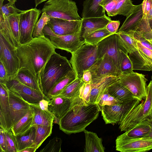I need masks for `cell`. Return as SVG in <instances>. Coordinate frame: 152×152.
Returning <instances> with one entry per match:
<instances>
[{
    "instance_id": "obj_1",
    "label": "cell",
    "mask_w": 152,
    "mask_h": 152,
    "mask_svg": "<svg viewBox=\"0 0 152 152\" xmlns=\"http://www.w3.org/2000/svg\"><path fill=\"white\" fill-rule=\"evenodd\" d=\"M56 49L45 37L34 38L27 43L20 45L17 48L19 69H28L39 82L42 69Z\"/></svg>"
},
{
    "instance_id": "obj_2",
    "label": "cell",
    "mask_w": 152,
    "mask_h": 152,
    "mask_svg": "<svg viewBox=\"0 0 152 152\" xmlns=\"http://www.w3.org/2000/svg\"><path fill=\"white\" fill-rule=\"evenodd\" d=\"M100 111L96 104L73 107L60 119L59 129L68 134L83 132L98 118Z\"/></svg>"
},
{
    "instance_id": "obj_3",
    "label": "cell",
    "mask_w": 152,
    "mask_h": 152,
    "mask_svg": "<svg viewBox=\"0 0 152 152\" xmlns=\"http://www.w3.org/2000/svg\"><path fill=\"white\" fill-rule=\"evenodd\" d=\"M73 70L67 58L55 52L50 57L42 69L39 82L46 99L52 88L60 78Z\"/></svg>"
},
{
    "instance_id": "obj_4",
    "label": "cell",
    "mask_w": 152,
    "mask_h": 152,
    "mask_svg": "<svg viewBox=\"0 0 152 152\" xmlns=\"http://www.w3.org/2000/svg\"><path fill=\"white\" fill-rule=\"evenodd\" d=\"M70 60L77 78L82 79L83 72L88 70L98 59L97 45L85 43L71 53Z\"/></svg>"
},
{
    "instance_id": "obj_5",
    "label": "cell",
    "mask_w": 152,
    "mask_h": 152,
    "mask_svg": "<svg viewBox=\"0 0 152 152\" xmlns=\"http://www.w3.org/2000/svg\"><path fill=\"white\" fill-rule=\"evenodd\" d=\"M77 11L75 2L72 0H48L41 10L50 17L69 20H80L82 18Z\"/></svg>"
},
{
    "instance_id": "obj_6",
    "label": "cell",
    "mask_w": 152,
    "mask_h": 152,
    "mask_svg": "<svg viewBox=\"0 0 152 152\" xmlns=\"http://www.w3.org/2000/svg\"><path fill=\"white\" fill-rule=\"evenodd\" d=\"M97 46L98 58L102 57L105 54H107L112 59L117 68L122 73L121 63L128 53L119 42L117 33L105 38L98 43Z\"/></svg>"
},
{
    "instance_id": "obj_7",
    "label": "cell",
    "mask_w": 152,
    "mask_h": 152,
    "mask_svg": "<svg viewBox=\"0 0 152 152\" xmlns=\"http://www.w3.org/2000/svg\"><path fill=\"white\" fill-rule=\"evenodd\" d=\"M42 31L45 37H48L56 48L71 53L85 43L84 40L80 39V31L72 34L59 35L55 34L46 24Z\"/></svg>"
},
{
    "instance_id": "obj_8",
    "label": "cell",
    "mask_w": 152,
    "mask_h": 152,
    "mask_svg": "<svg viewBox=\"0 0 152 152\" xmlns=\"http://www.w3.org/2000/svg\"><path fill=\"white\" fill-rule=\"evenodd\" d=\"M0 61L4 66L10 78H13L19 70L17 48L0 33Z\"/></svg>"
},
{
    "instance_id": "obj_9",
    "label": "cell",
    "mask_w": 152,
    "mask_h": 152,
    "mask_svg": "<svg viewBox=\"0 0 152 152\" xmlns=\"http://www.w3.org/2000/svg\"><path fill=\"white\" fill-rule=\"evenodd\" d=\"M140 102L134 99L113 105L104 106L100 111L105 124L119 125L126 114Z\"/></svg>"
},
{
    "instance_id": "obj_10",
    "label": "cell",
    "mask_w": 152,
    "mask_h": 152,
    "mask_svg": "<svg viewBox=\"0 0 152 152\" xmlns=\"http://www.w3.org/2000/svg\"><path fill=\"white\" fill-rule=\"evenodd\" d=\"M117 80L129 90L140 102L146 99V83L148 80L145 78V75L134 72L122 74Z\"/></svg>"
},
{
    "instance_id": "obj_11",
    "label": "cell",
    "mask_w": 152,
    "mask_h": 152,
    "mask_svg": "<svg viewBox=\"0 0 152 152\" xmlns=\"http://www.w3.org/2000/svg\"><path fill=\"white\" fill-rule=\"evenodd\" d=\"M41 13V10L36 8L20 13V44H25L33 39V31Z\"/></svg>"
},
{
    "instance_id": "obj_12",
    "label": "cell",
    "mask_w": 152,
    "mask_h": 152,
    "mask_svg": "<svg viewBox=\"0 0 152 152\" xmlns=\"http://www.w3.org/2000/svg\"><path fill=\"white\" fill-rule=\"evenodd\" d=\"M88 70L90 71L92 75L91 83L96 82L106 77H118L122 74L112 59L107 54L98 58Z\"/></svg>"
},
{
    "instance_id": "obj_13",
    "label": "cell",
    "mask_w": 152,
    "mask_h": 152,
    "mask_svg": "<svg viewBox=\"0 0 152 152\" xmlns=\"http://www.w3.org/2000/svg\"><path fill=\"white\" fill-rule=\"evenodd\" d=\"M116 150L121 152H144L152 149V139L129 138L123 134L115 140Z\"/></svg>"
},
{
    "instance_id": "obj_14",
    "label": "cell",
    "mask_w": 152,
    "mask_h": 152,
    "mask_svg": "<svg viewBox=\"0 0 152 152\" xmlns=\"http://www.w3.org/2000/svg\"><path fill=\"white\" fill-rule=\"evenodd\" d=\"M6 83L9 89L18 94L30 104L46 99L42 92L26 86L14 78H10Z\"/></svg>"
},
{
    "instance_id": "obj_15",
    "label": "cell",
    "mask_w": 152,
    "mask_h": 152,
    "mask_svg": "<svg viewBox=\"0 0 152 152\" xmlns=\"http://www.w3.org/2000/svg\"><path fill=\"white\" fill-rule=\"evenodd\" d=\"M82 22V19L69 20L50 17L47 25L56 34L65 35L74 34L80 31Z\"/></svg>"
},
{
    "instance_id": "obj_16",
    "label": "cell",
    "mask_w": 152,
    "mask_h": 152,
    "mask_svg": "<svg viewBox=\"0 0 152 152\" xmlns=\"http://www.w3.org/2000/svg\"><path fill=\"white\" fill-rule=\"evenodd\" d=\"M8 94L12 126L27 114L31 107L17 93L9 89Z\"/></svg>"
},
{
    "instance_id": "obj_17",
    "label": "cell",
    "mask_w": 152,
    "mask_h": 152,
    "mask_svg": "<svg viewBox=\"0 0 152 152\" xmlns=\"http://www.w3.org/2000/svg\"><path fill=\"white\" fill-rule=\"evenodd\" d=\"M0 126L5 130L12 127L8 91L6 83L0 82Z\"/></svg>"
},
{
    "instance_id": "obj_18",
    "label": "cell",
    "mask_w": 152,
    "mask_h": 152,
    "mask_svg": "<svg viewBox=\"0 0 152 152\" xmlns=\"http://www.w3.org/2000/svg\"><path fill=\"white\" fill-rule=\"evenodd\" d=\"M72 107L71 99L62 96L53 97L48 103V109L54 116L55 123L58 124L60 119L68 112Z\"/></svg>"
},
{
    "instance_id": "obj_19",
    "label": "cell",
    "mask_w": 152,
    "mask_h": 152,
    "mask_svg": "<svg viewBox=\"0 0 152 152\" xmlns=\"http://www.w3.org/2000/svg\"><path fill=\"white\" fill-rule=\"evenodd\" d=\"M80 39L84 40L88 35L98 29L105 27L111 20L106 15L99 17L82 18Z\"/></svg>"
},
{
    "instance_id": "obj_20",
    "label": "cell",
    "mask_w": 152,
    "mask_h": 152,
    "mask_svg": "<svg viewBox=\"0 0 152 152\" xmlns=\"http://www.w3.org/2000/svg\"><path fill=\"white\" fill-rule=\"evenodd\" d=\"M128 55L132 64L133 70L152 72V59L145 54L139 48Z\"/></svg>"
},
{
    "instance_id": "obj_21",
    "label": "cell",
    "mask_w": 152,
    "mask_h": 152,
    "mask_svg": "<svg viewBox=\"0 0 152 152\" xmlns=\"http://www.w3.org/2000/svg\"><path fill=\"white\" fill-rule=\"evenodd\" d=\"M118 77L107 76L96 82L91 83L89 104H96L104 90L110 85L116 81Z\"/></svg>"
},
{
    "instance_id": "obj_22",
    "label": "cell",
    "mask_w": 152,
    "mask_h": 152,
    "mask_svg": "<svg viewBox=\"0 0 152 152\" xmlns=\"http://www.w3.org/2000/svg\"><path fill=\"white\" fill-rule=\"evenodd\" d=\"M34 111V118L32 126L41 125L50 126L53 125L54 116L48 110L40 107L38 102L30 104Z\"/></svg>"
},
{
    "instance_id": "obj_23",
    "label": "cell",
    "mask_w": 152,
    "mask_h": 152,
    "mask_svg": "<svg viewBox=\"0 0 152 152\" xmlns=\"http://www.w3.org/2000/svg\"><path fill=\"white\" fill-rule=\"evenodd\" d=\"M103 0H85L83 3L82 18L99 17L105 16V10L100 6Z\"/></svg>"
},
{
    "instance_id": "obj_24",
    "label": "cell",
    "mask_w": 152,
    "mask_h": 152,
    "mask_svg": "<svg viewBox=\"0 0 152 152\" xmlns=\"http://www.w3.org/2000/svg\"><path fill=\"white\" fill-rule=\"evenodd\" d=\"M107 89L111 95L122 102L137 99L129 90L121 84L117 80L110 85Z\"/></svg>"
},
{
    "instance_id": "obj_25",
    "label": "cell",
    "mask_w": 152,
    "mask_h": 152,
    "mask_svg": "<svg viewBox=\"0 0 152 152\" xmlns=\"http://www.w3.org/2000/svg\"><path fill=\"white\" fill-rule=\"evenodd\" d=\"M37 128V125H33L25 132L15 135L18 152H20L27 147L32 146L35 140Z\"/></svg>"
},
{
    "instance_id": "obj_26",
    "label": "cell",
    "mask_w": 152,
    "mask_h": 152,
    "mask_svg": "<svg viewBox=\"0 0 152 152\" xmlns=\"http://www.w3.org/2000/svg\"><path fill=\"white\" fill-rule=\"evenodd\" d=\"M85 152H104L105 148L102 144V139L94 132L85 130Z\"/></svg>"
},
{
    "instance_id": "obj_27",
    "label": "cell",
    "mask_w": 152,
    "mask_h": 152,
    "mask_svg": "<svg viewBox=\"0 0 152 152\" xmlns=\"http://www.w3.org/2000/svg\"><path fill=\"white\" fill-rule=\"evenodd\" d=\"M77 78L73 69L58 80L49 92L47 98L49 100L62 92L66 87Z\"/></svg>"
},
{
    "instance_id": "obj_28",
    "label": "cell",
    "mask_w": 152,
    "mask_h": 152,
    "mask_svg": "<svg viewBox=\"0 0 152 152\" xmlns=\"http://www.w3.org/2000/svg\"><path fill=\"white\" fill-rule=\"evenodd\" d=\"M13 78L29 87L42 92L39 81L25 68L19 69Z\"/></svg>"
},
{
    "instance_id": "obj_29",
    "label": "cell",
    "mask_w": 152,
    "mask_h": 152,
    "mask_svg": "<svg viewBox=\"0 0 152 152\" xmlns=\"http://www.w3.org/2000/svg\"><path fill=\"white\" fill-rule=\"evenodd\" d=\"M143 16L142 4L138 5L137 9L126 18L123 25L117 32L126 33L132 30L142 19Z\"/></svg>"
},
{
    "instance_id": "obj_30",
    "label": "cell",
    "mask_w": 152,
    "mask_h": 152,
    "mask_svg": "<svg viewBox=\"0 0 152 152\" xmlns=\"http://www.w3.org/2000/svg\"><path fill=\"white\" fill-rule=\"evenodd\" d=\"M31 107V109L27 114L12 127L11 129L14 135L25 132L32 126L34 114L33 109Z\"/></svg>"
},
{
    "instance_id": "obj_31",
    "label": "cell",
    "mask_w": 152,
    "mask_h": 152,
    "mask_svg": "<svg viewBox=\"0 0 152 152\" xmlns=\"http://www.w3.org/2000/svg\"><path fill=\"white\" fill-rule=\"evenodd\" d=\"M152 127V121H144L137 124L124 134L131 138H142L148 134Z\"/></svg>"
},
{
    "instance_id": "obj_32",
    "label": "cell",
    "mask_w": 152,
    "mask_h": 152,
    "mask_svg": "<svg viewBox=\"0 0 152 152\" xmlns=\"http://www.w3.org/2000/svg\"><path fill=\"white\" fill-rule=\"evenodd\" d=\"M91 91V83H84L72 100L71 108L75 106H81L89 104Z\"/></svg>"
},
{
    "instance_id": "obj_33",
    "label": "cell",
    "mask_w": 152,
    "mask_h": 152,
    "mask_svg": "<svg viewBox=\"0 0 152 152\" xmlns=\"http://www.w3.org/2000/svg\"><path fill=\"white\" fill-rule=\"evenodd\" d=\"M147 96L142 106L144 121H152V80L146 86Z\"/></svg>"
},
{
    "instance_id": "obj_34",
    "label": "cell",
    "mask_w": 152,
    "mask_h": 152,
    "mask_svg": "<svg viewBox=\"0 0 152 152\" xmlns=\"http://www.w3.org/2000/svg\"><path fill=\"white\" fill-rule=\"evenodd\" d=\"M0 33H1L16 48L20 45L12 34L7 17L0 13Z\"/></svg>"
},
{
    "instance_id": "obj_35",
    "label": "cell",
    "mask_w": 152,
    "mask_h": 152,
    "mask_svg": "<svg viewBox=\"0 0 152 152\" xmlns=\"http://www.w3.org/2000/svg\"><path fill=\"white\" fill-rule=\"evenodd\" d=\"M138 6V5L133 4L131 0H119L115 6L114 15H122L127 18L137 9Z\"/></svg>"
},
{
    "instance_id": "obj_36",
    "label": "cell",
    "mask_w": 152,
    "mask_h": 152,
    "mask_svg": "<svg viewBox=\"0 0 152 152\" xmlns=\"http://www.w3.org/2000/svg\"><path fill=\"white\" fill-rule=\"evenodd\" d=\"M118 40L128 53L138 48L137 41L129 34L125 32H117Z\"/></svg>"
},
{
    "instance_id": "obj_37",
    "label": "cell",
    "mask_w": 152,
    "mask_h": 152,
    "mask_svg": "<svg viewBox=\"0 0 152 152\" xmlns=\"http://www.w3.org/2000/svg\"><path fill=\"white\" fill-rule=\"evenodd\" d=\"M37 125L35 140L32 146L35 147L37 149L52 134L53 125L50 126Z\"/></svg>"
},
{
    "instance_id": "obj_38",
    "label": "cell",
    "mask_w": 152,
    "mask_h": 152,
    "mask_svg": "<svg viewBox=\"0 0 152 152\" xmlns=\"http://www.w3.org/2000/svg\"><path fill=\"white\" fill-rule=\"evenodd\" d=\"M84 83L82 79L77 78L69 84L62 92L55 96L64 97L72 100Z\"/></svg>"
},
{
    "instance_id": "obj_39",
    "label": "cell",
    "mask_w": 152,
    "mask_h": 152,
    "mask_svg": "<svg viewBox=\"0 0 152 152\" xmlns=\"http://www.w3.org/2000/svg\"><path fill=\"white\" fill-rule=\"evenodd\" d=\"M112 34L105 27L93 32L86 37L84 40L86 43L97 45L105 38Z\"/></svg>"
},
{
    "instance_id": "obj_40",
    "label": "cell",
    "mask_w": 152,
    "mask_h": 152,
    "mask_svg": "<svg viewBox=\"0 0 152 152\" xmlns=\"http://www.w3.org/2000/svg\"><path fill=\"white\" fill-rule=\"evenodd\" d=\"M130 31H133L148 40L152 39V31L150 26L148 20L143 17L137 25Z\"/></svg>"
},
{
    "instance_id": "obj_41",
    "label": "cell",
    "mask_w": 152,
    "mask_h": 152,
    "mask_svg": "<svg viewBox=\"0 0 152 152\" xmlns=\"http://www.w3.org/2000/svg\"><path fill=\"white\" fill-rule=\"evenodd\" d=\"M50 17L47 15L45 12H42V15L36 24L32 32L33 38L43 37L45 36L43 32V29L49 20Z\"/></svg>"
},
{
    "instance_id": "obj_42",
    "label": "cell",
    "mask_w": 152,
    "mask_h": 152,
    "mask_svg": "<svg viewBox=\"0 0 152 152\" xmlns=\"http://www.w3.org/2000/svg\"><path fill=\"white\" fill-rule=\"evenodd\" d=\"M20 13L11 15L7 17L8 20L12 34L19 45L20 32L19 19Z\"/></svg>"
},
{
    "instance_id": "obj_43",
    "label": "cell",
    "mask_w": 152,
    "mask_h": 152,
    "mask_svg": "<svg viewBox=\"0 0 152 152\" xmlns=\"http://www.w3.org/2000/svg\"><path fill=\"white\" fill-rule=\"evenodd\" d=\"M107 88L104 90L96 103L100 111L104 105H113L123 102L116 99L111 95L107 91Z\"/></svg>"
},
{
    "instance_id": "obj_44",
    "label": "cell",
    "mask_w": 152,
    "mask_h": 152,
    "mask_svg": "<svg viewBox=\"0 0 152 152\" xmlns=\"http://www.w3.org/2000/svg\"><path fill=\"white\" fill-rule=\"evenodd\" d=\"M62 140L60 138L55 137L50 140L48 143L40 152H61Z\"/></svg>"
},
{
    "instance_id": "obj_45",
    "label": "cell",
    "mask_w": 152,
    "mask_h": 152,
    "mask_svg": "<svg viewBox=\"0 0 152 152\" xmlns=\"http://www.w3.org/2000/svg\"><path fill=\"white\" fill-rule=\"evenodd\" d=\"M7 142V152H18L15 135L11 129L5 130Z\"/></svg>"
},
{
    "instance_id": "obj_46",
    "label": "cell",
    "mask_w": 152,
    "mask_h": 152,
    "mask_svg": "<svg viewBox=\"0 0 152 152\" xmlns=\"http://www.w3.org/2000/svg\"><path fill=\"white\" fill-rule=\"evenodd\" d=\"M119 0H103L100 4L109 16H114L115 6Z\"/></svg>"
},
{
    "instance_id": "obj_47",
    "label": "cell",
    "mask_w": 152,
    "mask_h": 152,
    "mask_svg": "<svg viewBox=\"0 0 152 152\" xmlns=\"http://www.w3.org/2000/svg\"><path fill=\"white\" fill-rule=\"evenodd\" d=\"M14 4L10 2L0 7V13L7 17L11 15L22 12L23 11L16 8Z\"/></svg>"
},
{
    "instance_id": "obj_48",
    "label": "cell",
    "mask_w": 152,
    "mask_h": 152,
    "mask_svg": "<svg viewBox=\"0 0 152 152\" xmlns=\"http://www.w3.org/2000/svg\"><path fill=\"white\" fill-rule=\"evenodd\" d=\"M121 69L122 74H128L134 72L132 62L128 54L123 58L121 64Z\"/></svg>"
},
{
    "instance_id": "obj_49",
    "label": "cell",
    "mask_w": 152,
    "mask_h": 152,
    "mask_svg": "<svg viewBox=\"0 0 152 152\" xmlns=\"http://www.w3.org/2000/svg\"><path fill=\"white\" fill-rule=\"evenodd\" d=\"M127 33L131 35L137 41L140 42L143 46L152 50V44L145 38L132 31H130Z\"/></svg>"
},
{
    "instance_id": "obj_50",
    "label": "cell",
    "mask_w": 152,
    "mask_h": 152,
    "mask_svg": "<svg viewBox=\"0 0 152 152\" xmlns=\"http://www.w3.org/2000/svg\"><path fill=\"white\" fill-rule=\"evenodd\" d=\"M0 148L1 152H7L5 130L1 128L0 129Z\"/></svg>"
},
{
    "instance_id": "obj_51",
    "label": "cell",
    "mask_w": 152,
    "mask_h": 152,
    "mask_svg": "<svg viewBox=\"0 0 152 152\" xmlns=\"http://www.w3.org/2000/svg\"><path fill=\"white\" fill-rule=\"evenodd\" d=\"M120 24L119 21L111 20L107 24L105 28L110 32L114 34L117 32Z\"/></svg>"
},
{
    "instance_id": "obj_52",
    "label": "cell",
    "mask_w": 152,
    "mask_h": 152,
    "mask_svg": "<svg viewBox=\"0 0 152 152\" xmlns=\"http://www.w3.org/2000/svg\"><path fill=\"white\" fill-rule=\"evenodd\" d=\"M141 4L143 17L147 18V15L152 8V0H143Z\"/></svg>"
},
{
    "instance_id": "obj_53",
    "label": "cell",
    "mask_w": 152,
    "mask_h": 152,
    "mask_svg": "<svg viewBox=\"0 0 152 152\" xmlns=\"http://www.w3.org/2000/svg\"><path fill=\"white\" fill-rule=\"evenodd\" d=\"M9 77L3 64L0 61V82L6 83L9 80Z\"/></svg>"
},
{
    "instance_id": "obj_54",
    "label": "cell",
    "mask_w": 152,
    "mask_h": 152,
    "mask_svg": "<svg viewBox=\"0 0 152 152\" xmlns=\"http://www.w3.org/2000/svg\"><path fill=\"white\" fill-rule=\"evenodd\" d=\"M137 45L138 48L145 54L152 59V50L144 46L137 41Z\"/></svg>"
},
{
    "instance_id": "obj_55",
    "label": "cell",
    "mask_w": 152,
    "mask_h": 152,
    "mask_svg": "<svg viewBox=\"0 0 152 152\" xmlns=\"http://www.w3.org/2000/svg\"><path fill=\"white\" fill-rule=\"evenodd\" d=\"M82 79L85 83H91L92 80L91 73L89 70L83 72Z\"/></svg>"
},
{
    "instance_id": "obj_56",
    "label": "cell",
    "mask_w": 152,
    "mask_h": 152,
    "mask_svg": "<svg viewBox=\"0 0 152 152\" xmlns=\"http://www.w3.org/2000/svg\"><path fill=\"white\" fill-rule=\"evenodd\" d=\"M37 149L35 147L31 146L26 148L21 151L20 152H34Z\"/></svg>"
},
{
    "instance_id": "obj_57",
    "label": "cell",
    "mask_w": 152,
    "mask_h": 152,
    "mask_svg": "<svg viewBox=\"0 0 152 152\" xmlns=\"http://www.w3.org/2000/svg\"><path fill=\"white\" fill-rule=\"evenodd\" d=\"M142 138L152 139V127L148 134Z\"/></svg>"
},
{
    "instance_id": "obj_58",
    "label": "cell",
    "mask_w": 152,
    "mask_h": 152,
    "mask_svg": "<svg viewBox=\"0 0 152 152\" xmlns=\"http://www.w3.org/2000/svg\"><path fill=\"white\" fill-rule=\"evenodd\" d=\"M4 0H0V7L3 4V2ZM9 1L10 2L13 4H15V2L17 1V0H7Z\"/></svg>"
},
{
    "instance_id": "obj_59",
    "label": "cell",
    "mask_w": 152,
    "mask_h": 152,
    "mask_svg": "<svg viewBox=\"0 0 152 152\" xmlns=\"http://www.w3.org/2000/svg\"><path fill=\"white\" fill-rule=\"evenodd\" d=\"M147 19L148 20L152 19V8L149 11L147 15Z\"/></svg>"
},
{
    "instance_id": "obj_60",
    "label": "cell",
    "mask_w": 152,
    "mask_h": 152,
    "mask_svg": "<svg viewBox=\"0 0 152 152\" xmlns=\"http://www.w3.org/2000/svg\"><path fill=\"white\" fill-rule=\"evenodd\" d=\"M47 0H35V7H36L39 4Z\"/></svg>"
},
{
    "instance_id": "obj_61",
    "label": "cell",
    "mask_w": 152,
    "mask_h": 152,
    "mask_svg": "<svg viewBox=\"0 0 152 152\" xmlns=\"http://www.w3.org/2000/svg\"><path fill=\"white\" fill-rule=\"evenodd\" d=\"M149 24L152 31V19L148 20Z\"/></svg>"
},
{
    "instance_id": "obj_62",
    "label": "cell",
    "mask_w": 152,
    "mask_h": 152,
    "mask_svg": "<svg viewBox=\"0 0 152 152\" xmlns=\"http://www.w3.org/2000/svg\"><path fill=\"white\" fill-rule=\"evenodd\" d=\"M151 44H152V39L150 40H148Z\"/></svg>"
},
{
    "instance_id": "obj_63",
    "label": "cell",
    "mask_w": 152,
    "mask_h": 152,
    "mask_svg": "<svg viewBox=\"0 0 152 152\" xmlns=\"http://www.w3.org/2000/svg\"><path fill=\"white\" fill-rule=\"evenodd\" d=\"M151 80H152V75L151 76Z\"/></svg>"
}]
</instances>
